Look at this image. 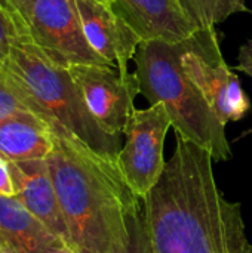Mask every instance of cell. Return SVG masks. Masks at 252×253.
I'll return each instance as SVG.
<instances>
[{
    "label": "cell",
    "instance_id": "15",
    "mask_svg": "<svg viewBox=\"0 0 252 253\" xmlns=\"http://www.w3.org/2000/svg\"><path fill=\"white\" fill-rule=\"evenodd\" d=\"M117 253H154L151 248V242L149 239L146 222H144L143 206L137 212V215L132 218L128 240Z\"/></svg>",
    "mask_w": 252,
    "mask_h": 253
},
{
    "label": "cell",
    "instance_id": "2",
    "mask_svg": "<svg viewBox=\"0 0 252 253\" xmlns=\"http://www.w3.org/2000/svg\"><path fill=\"white\" fill-rule=\"evenodd\" d=\"M46 163L79 253H117L143 203L123 181L114 160L65 135L52 133Z\"/></svg>",
    "mask_w": 252,
    "mask_h": 253
},
{
    "label": "cell",
    "instance_id": "14",
    "mask_svg": "<svg viewBox=\"0 0 252 253\" xmlns=\"http://www.w3.org/2000/svg\"><path fill=\"white\" fill-rule=\"evenodd\" d=\"M199 28H215L238 12H250L245 0H181Z\"/></svg>",
    "mask_w": 252,
    "mask_h": 253
},
{
    "label": "cell",
    "instance_id": "23",
    "mask_svg": "<svg viewBox=\"0 0 252 253\" xmlns=\"http://www.w3.org/2000/svg\"><path fill=\"white\" fill-rule=\"evenodd\" d=\"M1 3H3V6H4V3H6V0H0Z\"/></svg>",
    "mask_w": 252,
    "mask_h": 253
},
{
    "label": "cell",
    "instance_id": "9",
    "mask_svg": "<svg viewBox=\"0 0 252 253\" xmlns=\"http://www.w3.org/2000/svg\"><path fill=\"white\" fill-rule=\"evenodd\" d=\"M76 3L91 47L107 64L128 74V62L134 59L141 37L110 4L95 0H76Z\"/></svg>",
    "mask_w": 252,
    "mask_h": 253
},
{
    "label": "cell",
    "instance_id": "6",
    "mask_svg": "<svg viewBox=\"0 0 252 253\" xmlns=\"http://www.w3.org/2000/svg\"><path fill=\"white\" fill-rule=\"evenodd\" d=\"M169 127L172 123L165 105L157 102L144 110L135 108L123 132L125 144L117 153L116 165L126 185L141 200L163 173V145Z\"/></svg>",
    "mask_w": 252,
    "mask_h": 253
},
{
    "label": "cell",
    "instance_id": "8",
    "mask_svg": "<svg viewBox=\"0 0 252 253\" xmlns=\"http://www.w3.org/2000/svg\"><path fill=\"white\" fill-rule=\"evenodd\" d=\"M95 120L111 135H123L141 93L138 77L111 65L79 64L68 68Z\"/></svg>",
    "mask_w": 252,
    "mask_h": 253
},
{
    "label": "cell",
    "instance_id": "21",
    "mask_svg": "<svg viewBox=\"0 0 252 253\" xmlns=\"http://www.w3.org/2000/svg\"><path fill=\"white\" fill-rule=\"evenodd\" d=\"M95 1H101V3H105V4H111L113 0H95Z\"/></svg>",
    "mask_w": 252,
    "mask_h": 253
},
{
    "label": "cell",
    "instance_id": "19",
    "mask_svg": "<svg viewBox=\"0 0 252 253\" xmlns=\"http://www.w3.org/2000/svg\"><path fill=\"white\" fill-rule=\"evenodd\" d=\"M238 59L239 62H238L236 70L245 73L252 79V39H250L245 44L239 47Z\"/></svg>",
    "mask_w": 252,
    "mask_h": 253
},
{
    "label": "cell",
    "instance_id": "3",
    "mask_svg": "<svg viewBox=\"0 0 252 253\" xmlns=\"http://www.w3.org/2000/svg\"><path fill=\"white\" fill-rule=\"evenodd\" d=\"M1 67L25 107L42 119L52 133L76 138L116 162L122 148L120 136L108 133L95 120L68 68L56 65L19 39Z\"/></svg>",
    "mask_w": 252,
    "mask_h": 253
},
{
    "label": "cell",
    "instance_id": "16",
    "mask_svg": "<svg viewBox=\"0 0 252 253\" xmlns=\"http://www.w3.org/2000/svg\"><path fill=\"white\" fill-rule=\"evenodd\" d=\"M25 111L30 110L25 107L15 87L9 82L3 67H0V122Z\"/></svg>",
    "mask_w": 252,
    "mask_h": 253
},
{
    "label": "cell",
    "instance_id": "4",
    "mask_svg": "<svg viewBox=\"0 0 252 253\" xmlns=\"http://www.w3.org/2000/svg\"><path fill=\"white\" fill-rule=\"evenodd\" d=\"M196 36V34H195ZM195 36L180 43L144 40L134 56L141 95L150 105L162 102L175 135L208 150L214 162L232 159L226 126L183 67Z\"/></svg>",
    "mask_w": 252,
    "mask_h": 253
},
{
    "label": "cell",
    "instance_id": "7",
    "mask_svg": "<svg viewBox=\"0 0 252 253\" xmlns=\"http://www.w3.org/2000/svg\"><path fill=\"white\" fill-rule=\"evenodd\" d=\"M183 67L224 125L239 122L251 111V99L241 79L221 56L215 28H201L196 33L183 55Z\"/></svg>",
    "mask_w": 252,
    "mask_h": 253
},
{
    "label": "cell",
    "instance_id": "13",
    "mask_svg": "<svg viewBox=\"0 0 252 253\" xmlns=\"http://www.w3.org/2000/svg\"><path fill=\"white\" fill-rule=\"evenodd\" d=\"M52 145L49 126L31 111L0 122V156L7 162L46 160Z\"/></svg>",
    "mask_w": 252,
    "mask_h": 253
},
{
    "label": "cell",
    "instance_id": "22",
    "mask_svg": "<svg viewBox=\"0 0 252 253\" xmlns=\"http://www.w3.org/2000/svg\"><path fill=\"white\" fill-rule=\"evenodd\" d=\"M0 253H9V252H7V251H4V249H1V248H0Z\"/></svg>",
    "mask_w": 252,
    "mask_h": 253
},
{
    "label": "cell",
    "instance_id": "17",
    "mask_svg": "<svg viewBox=\"0 0 252 253\" xmlns=\"http://www.w3.org/2000/svg\"><path fill=\"white\" fill-rule=\"evenodd\" d=\"M16 40H18V33H16L15 24L9 12L0 1V67L7 59L10 49Z\"/></svg>",
    "mask_w": 252,
    "mask_h": 253
},
{
    "label": "cell",
    "instance_id": "1",
    "mask_svg": "<svg viewBox=\"0 0 252 253\" xmlns=\"http://www.w3.org/2000/svg\"><path fill=\"white\" fill-rule=\"evenodd\" d=\"M174 154L141 200L154 253H252L241 205L218 188L214 157L175 135Z\"/></svg>",
    "mask_w": 252,
    "mask_h": 253
},
{
    "label": "cell",
    "instance_id": "18",
    "mask_svg": "<svg viewBox=\"0 0 252 253\" xmlns=\"http://www.w3.org/2000/svg\"><path fill=\"white\" fill-rule=\"evenodd\" d=\"M0 194L15 197V187L13 179L7 166V160L0 156Z\"/></svg>",
    "mask_w": 252,
    "mask_h": 253
},
{
    "label": "cell",
    "instance_id": "11",
    "mask_svg": "<svg viewBox=\"0 0 252 253\" xmlns=\"http://www.w3.org/2000/svg\"><path fill=\"white\" fill-rule=\"evenodd\" d=\"M7 166L13 179L15 197L43 222L52 234L70 246L68 228L46 160L7 162Z\"/></svg>",
    "mask_w": 252,
    "mask_h": 253
},
{
    "label": "cell",
    "instance_id": "10",
    "mask_svg": "<svg viewBox=\"0 0 252 253\" xmlns=\"http://www.w3.org/2000/svg\"><path fill=\"white\" fill-rule=\"evenodd\" d=\"M110 6L135 30L143 42L180 43L201 30L181 0H113Z\"/></svg>",
    "mask_w": 252,
    "mask_h": 253
},
{
    "label": "cell",
    "instance_id": "12",
    "mask_svg": "<svg viewBox=\"0 0 252 253\" xmlns=\"http://www.w3.org/2000/svg\"><path fill=\"white\" fill-rule=\"evenodd\" d=\"M62 242L16 199L0 194V248L9 253H50Z\"/></svg>",
    "mask_w": 252,
    "mask_h": 253
},
{
    "label": "cell",
    "instance_id": "20",
    "mask_svg": "<svg viewBox=\"0 0 252 253\" xmlns=\"http://www.w3.org/2000/svg\"><path fill=\"white\" fill-rule=\"evenodd\" d=\"M50 253H79L77 251H74L71 246H68V245H65V243H61V245H58L53 251Z\"/></svg>",
    "mask_w": 252,
    "mask_h": 253
},
{
    "label": "cell",
    "instance_id": "5",
    "mask_svg": "<svg viewBox=\"0 0 252 253\" xmlns=\"http://www.w3.org/2000/svg\"><path fill=\"white\" fill-rule=\"evenodd\" d=\"M4 7L18 39L56 65H110L88 43L76 0H6Z\"/></svg>",
    "mask_w": 252,
    "mask_h": 253
}]
</instances>
